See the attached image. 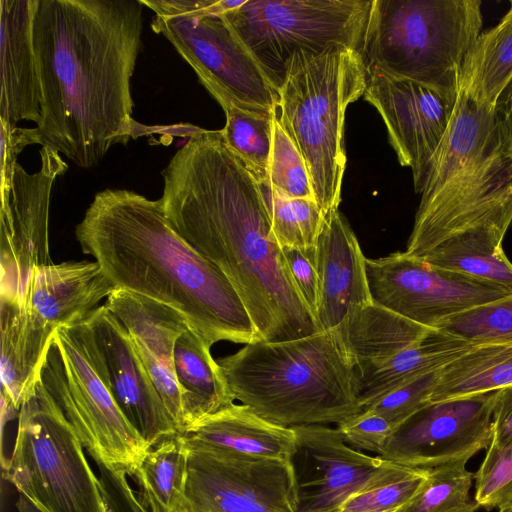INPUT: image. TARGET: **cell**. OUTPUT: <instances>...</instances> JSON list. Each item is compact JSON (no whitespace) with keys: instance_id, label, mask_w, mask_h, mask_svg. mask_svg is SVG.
<instances>
[{"instance_id":"603a6c76","label":"cell","mask_w":512,"mask_h":512,"mask_svg":"<svg viewBox=\"0 0 512 512\" xmlns=\"http://www.w3.org/2000/svg\"><path fill=\"white\" fill-rule=\"evenodd\" d=\"M188 448L232 455L290 460L296 433L265 420L243 404H231L188 427L182 434Z\"/></svg>"},{"instance_id":"f35d334b","label":"cell","mask_w":512,"mask_h":512,"mask_svg":"<svg viewBox=\"0 0 512 512\" xmlns=\"http://www.w3.org/2000/svg\"><path fill=\"white\" fill-rule=\"evenodd\" d=\"M396 424L370 410L360 412L337 424L345 442L358 451H368L379 456Z\"/></svg>"},{"instance_id":"8992f818","label":"cell","mask_w":512,"mask_h":512,"mask_svg":"<svg viewBox=\"0 0 512 512\" xmlns=\"http://www.w3.org/2000/svg\"><path fill=\"white\" fill-rule=\"evenodd\" d=\"M366 73L359 51L333 44L321 52L295 53L278 90L276 115L305 161L325 215L341 202L345 114L363 96Z\"/></svg>"},{"instance_id":"7c38bea8","label":"cell","mask_w":512,"mask_h":512,"mask_svg":"<svg viewBox=\"0 0 512 512\" xmlns=\"http://www.w3.org/2000/svg\"><path fill=\"white\" fill-rule=\"evenodd\" d=\"M372 302L435 329L444 320L512 294V288L444 269L404 252L366 258Z\"/></svg>"},{"instance_id":"ac0fdd59","label":"cell","mask_w":512,"mask_h":512,"mask_svg":"<svg viewBox=\"0 0 512 512\" xmlns=\"http://www.w3.org/2000/svg\"><path fill=\"white\" fill-rule=\"evenodd\" d=\"M86 321L102 356L115 401L132 427L150 447L178 435L123 324L105 305L97 307Z\"/></svg>"},{"instance_id":"74e56055","label":"cell","mask_w":512,"mask_h":512,"mask_svg":"<svg viewBox=\"0 0 512 512\" xmlns=\"http://www.w3.org/2000/svg\"><path fill=\"white\" fill-rule=\"evenodd\" d=\"M439 371L390 390L362 410L378 413L397 426L429 403V397L437 381Z\"/></svg>"},{"instance_id":"f6af8a7d","label":"cell","mask_w":512,"mask_h":512,"mask_svg":"<svg viewBox=\"0 0 512 512\" xmlns=\"http://www.w3.org/2000/svg\"><path fill=\"white\" fill-rule=\"evenodd\" d=\"M17 507L20 512H37L22 496L19 498Z\"/></svg>"},{"instance_id":"f1b7e54d","label":"cell","mask_w":512,"mask_h":512,"mask_svg":"<svg viewBox=\"0 0 512 512\" xmlns=\"http://www.w3.org/2000/svg\"><path fill=\"white\" fill-rule=\"evenodd\" d=\"M512 80V2L500 22L482 32L465 60L460 89L495 109Z\"/></svg>"},{"instance_id":"ffe728a7","label":"cell","mask_w":512,"mask_h":512,"mask_svg":"<svg viewBox=\"0 0 512 512\" xmlns=\"http://www.w3.org/2000/svg\"><path fill=\"white\" fill-rule=\"evenodd\" d=\"M366 257L349 222L338 210L325 215L316 244L319 298L316 319L322 331L336 328L353 309L372 302Z\"/></svg>"},{"instance_id":"52a82bcc","label":"cell","mask_w":512,"mask_h":512,"mask_svg":"<svg viewBox=\"0 0 512 512\" xmlns=\"http://www.w3.org/2000/svg\"><path fill=\"white\" fill-rule=\"evenodd\" d=\"M481 28L479 0H372L361 55L366 66L457 98Z\"/></svg>"},{"instance_id":"7a4b0ae2","label":"cell","mask_w":512,"mask_h":512,"mask_svg":"<svg viewBox=\"0 0 512 512\" xmlns=\"http://www.w3.org/2000/svg\"><path fill=\"white\" fill-rule=\"evenodd\" d=\"M140 0H38L33 44L41 146L80 168L137 136L131 78L141 49Z\"/></svg>"},{"instance_id":"9c48e42d","label":"cell","mask_w":512,"mask_h":512,"mask_svg":"<svg viewBox=\"0 0 512 512\" xmlns=\"http://www.w3.org/2000/svg\"><path fill=\"white\" fill-rule=\"evenodd\" d=\"M40 379L97 465L132 477L151 447L117 405L87 321L57 329Z\"/></svg>"},{"instance_id":"277c9868","label":"cell","mask_w":512,"mask_h":512,"mask_svg":"<svg viewBox=\"0 0 512 512\" xmlns=\"http://www.w3.org/2000/svg\"><path fill=\"white\" fill-rule=\"evenodd\" d=\"M512 223V157L472 120L453 121L430 160L404 253L501 250Z\"/></svg>"},{"instance_id":"2e32d148","label":"cell","mask_w":512,"mask_h":512,"mask_svg":"<svg viewBox=\"0 0 512 512\" xmlns=\"http://www.w3.org/2000/svg\"><path fill=\"white\" fill-rule=\"evenodd\" d=\"M363 98L378 111L402 166L409 167L421 193L428 166L453 115L457 98L366 66Z\"/></svg>"},{"instance_id":"e575fe53","label":"cell","mask_w":512,"mask_h":512,"mask_svg":"<svg viewBox=\"0 0 512 512\" xmlns=\"http://www.w3.org/2000/svg\"><path fill=\"white\" fill-rule=\"evenodd\" d=\"M435 329L478 345L512 343V294L454 315Z\"/></svg>"},{"instance_id":"4316f807","label":"cell","mask_w":512,"mask_h":512,"mask_svg":"<svg viewBox=\"0 0 512 512\" xmlns=\"http://www.w3.org/2000/svg\"><path fill=\"white\" fill-rule=\"evenodd\" d=\"M476 345L432 329L378 370L359 377L358 400L361 410L390 390L440 370Z\"/></svg>"},{"instance_id":"e0dca14e","label":"cell","mask_w":512,"mask_h":512,"mask_svg":"<svg viewBox=\"0 0 512 512\" xmlns=\"http://www.w3.org/2000/svg\"><path fill=\"white\" fill-rule=\"evenodd\" d=\"M296 445L290 458L297 512H339L384 463L348 445L337 428L293 427Z\"/></svg>"},{"instance_id":"d6a6232c","label":"cell","mask_w":512,"mask_h":512,"mask_svg":"<svg viewBox=\"0 0 512 512\" xmlns=\"http://www.w3.org/2000/svg\"><path fill=\"white\" fill-rule=\"evenodd\" d=\"M226 124L223 138L260 183L267 182L272 147L273 114H261L236 106L224 110Z\"/></svg>"},{"instance_id":"4dcf8cb0","label":"cell","mask_w":512,"mask_h":512,"mask_svg":"<svg viewBox=\"0 0 512 512\" xmlns=\"http://www.w3.org/2000/svg\"><path fill=\"white\" fill-rule=\"evenodd\" d=\"M428 476V468L410 467L385 461L353 494L339 512L401 509L418 492Z\"/></svg>"},{"instance_id":"b9f144b4","label":"cell","mask_w":512,"mask_h":512,"mask_svg":"<svg viewBox=\"0 0 512 512\" xmlns=\"http://www.w3.org/2000/svg\"><path fill=\"white\" fill-rule=\"evenodd\" d=\"M492 428L490 445L500 447L512 441V385L495 392Z\"/></svg>"},{"instance_id":"7402d4cb","label":"cell","mask_w":512,"mask_h":512,"mask_svg":"<svg viewBox=\"0 0 512 512\" xmlns=\"http://www.w3.org/2000/svg\"><path fill=\"white\" fill-rule=\"evenodd\" d=\"M115 286L96 261H67L36 267L21 301L51 328L88 319Z\"/></svg>"},{"instance_id":"d4e9b609","label":"cell","mask_w":512,"mask_h":512,"mask_svg":"<svg viewBox=\"0 0 512 512\" xmlns=\"http://www.w3.org/2000/svg\"><path fill=\"white\" fill-rule=\"evenodd\" d=\"M333 330L360 377L381 368L432 328L371 302L353 309Z\"/></svg>"},{"instance_id":"f546056e","label":"cell","mask_w":512,"mask_h":512,"mask_svg":"<svg viewBox=\"0 0 512 512\" xmlns=\"http://www.w3.org/2000/svg\"><path fill=\"white\" fill-rule=\"evenodd\" d=\"M189 450L178 434L151 447L132 477L150 512H179L187 503Z\"/></svg>"},{"instance_id":"ee69618b","label":"cell","mask_w":512,"mask_h":512,"mask_svg":"<svg viewBox=\"0 0 512 512\" xmlns=\"http://www.w3.org/2000/svg\"><path fill=\"white\" fill-rule=\"evenodd\" d=\"M128 512H150L149 509L140 503L134 504ZM179 512H196L192 505L188 502Z\"/></svg>"},{"instance_id":"bcb514c9","label":"cell","mask_w":512,"mask_h":512,"mask_svg":"<svg viewBox=\"0 0 512 512\" xmlns=\"http://www.w3.org/2000/svg\"><path fill=\"white\" fill-rule=\"evenodd\" d=\"M400 509L395 510H383V511H348V512H399Z\"/></svg>"},{"instance_id":"5b68a950","label":"cell","mask_w":512,"mask_h":512,"mask_svg":"<svg viewBox=\"0 0 512 512\" xmlns=\"http://www.w3.org/2000/svg\"><path fill=\"white\" fill-rule=\"evenodd\" d=\"M216 361L233 399L274 424H339L361 411L358 374L333 329L250 342Z\"/></svg>"},{"instance_id":"836d02e7","label":"cell","mask_w":512,"mask_h":512,"mask_svg":"<svg viewBox=\"0 0 512 512\" xmlns=\"http://www.w3.org/2000/svg\"><path fill=\"white\" fill-rule=\"evenodd\" d=\"M270 210L272 233L281 248L316 247L325 214L314 199L289 198L261 184Z\"/></svg>"},{"instance_id":"4fadbf2b","label":"cell","mask_w":512,"mask_h":512,"mask_svg":"<svg viewBox=\"0 0 512 512\" xmlns=\"http://www.w3.org/2000/svg\"><path fill=\"white\" fill-rule=\"evenodd\" d=\"M188 450L186 496L196 512H297L290 460Z\"/></svg>"},{"instance_id":"7dc6e473","label":"cell","mask_w":512,"mask_h":512,"mask_svg":"<svg viewBox=\"0 0 512 512\" xmlns=\"http://www.w3.org/2000/svg\"><path fill=\"white\" fill-rule=\"evenodd\" d=\"M499 512H512V506L501 508Z\"/></svg>"},{"instance_id":"ba28073f","label":"cell","mask_w":512,"mask_h":512,"mask_svg":"<svg viewBox=\"0 0 512 512\" xmlns=\"http://www.w3.org/2000/svg\"><path fill=\"white\" fill-rule=\"evenodd\" d=\"M3 467L4 478L37 512H112L79 436L40 378L19 409Z\"/></svg>"},{"instance_id":"44dd1931","label":"cell","mask_w":512,"mask_h":512,"mask_svg":"<svg viewBox=\"0 0 512 512\" xmlns=\"http://www.w3.org/2000/svg\"><path fill=\"white\" fill-rule=\"evenodd\" d=\"M38 0H0V121L41 118V84L33 44Z\"/></svg>"},{"instance_id":"5bb4252c","label":"cell","mask_w":512,"mask_h":512,"mask_svg":"<svg viewBox=\"0 0 512 512\" xmlns=\"http://www.w3.org/2000/svg\"><path fill=\"white\" fill-rule=\"evenodd\" d=\"M496 391L426 404L395 427L379 457L417 468L466 463L491 444Z\"/></svg>"},{"instance_id":"1f68e13d","label":"cell","mask_w":512,"mask_h":512,"mask_svg":"<svg viewBox=\"0 0 512 512\" xmlns=\"http://www.w3.org/2000/svg\"><path fill=\"white\" fill-rule=\"evenodd\" d=\"M474 475L465 462L428 468V476L415 496L399 512H476L470 496Z\"/></svg>"},{"instance_id":"8d00e7d4","label":"cell","mask_w":512,"mask_h":512,"mask_svg":"<svg viewBox=\"0 0 512 512\" xmlns=\"http://www.w3.org/2000/svg\"><path fill=\"white\" fill-rule=\"evenodd\" d=\"M474 479L479 507L512 506V441L500 447L489 445Z\"/></svg>"},{"instance_id":"83f0119b","label":"cell","mask_w":512,"mask_h":512,"mask_svg":"<svg viewBox=\"0 0 512 512\" xmlns=\"http://www.w3.org/2000/svg\"><path fill=\"white\" fill-rule=\"evenodd\" d=\"M512 385V343L476 345L440 369L429 403L464 398Z\"/></svg>"},{"instance_id":"8fae6325","label":"cell","mask_w":512,"mask_h":512,"mask_svg":"<svg viewBox=\"0 0 512 512\" xmlns=\"http://www.w3.org/2000/svg\"><path fill=\"white\" fill-rule=\"evenodd\" d=\"M372 0H245L225 20L278 90L300 51L333 44L360 52Z\"/></svg>"},{"instance_id":"cb8c5ba5","label":"cell","mask_w":512,"mask_h":512,"mask_svg":"<svg viewBox=\"0 0 512 512\" xmlns=\"http://www.w3.org/2000/svg\"><path fill=\"white\" fill-rule=\"evenodd\" d=\"M2 401L20 409L40 378L56 331L22 302L0 299Z\"/></svg>"},{"instance_id":"6da1fadb","label":"cell","mask_w":512,"mask_h":512,"mask_svg":"<svg viewBox=\"0 0 512 512\" xmlns=\"http://www.w3.org/2000/svg\"><path fill=\"white\" fill-rule=\"evenodd\" d=\"M160 201L172 228L231 282L259 340L322 331L272 233L266 195L221 130L194 129L162 171Z\"/></svg>"},{"instance_id":"484cf974","label":"cell","mask_w":512,"mask_h":512,"mask_svg":"<svg viewBox=\"0 0 512 512\" xmlns=\"http://www.w3.org/2000/svg\"><path fill=\"white\" fill-rule=\"evenodd\" d=\"M210 348L190 327L175 345L174 369L181 393L185 430L235 401Z\"/></svg>"},{"instance_id":"30bf717a","label":"cell","mask_w":512,"mask_h":512,"mask_svg":"<svg viewBox=\"0 0 512 512\" xmlns=\"http://www.w3.org/2000/svg\"><path fill=\"white\" fill-rule=\"evenodd\" d=\"M154 11L151 27L175 47L221 105L273 114L278 93L223 14L245 0H140Z\"/></svg>"},{"instance_id":"60d3db41","label":"cell","mask_w":512,"mask_h":512,"mask_svg":"<svg viewBox=\"0 0 512 512\" xmlns=\"http://www.w3.org/2000/svg\"><path fill=\"white\" fill-rule=\"evenodd\" d=\"M282 252L296 289L316 318L319 298L316 247L309 249L283 247Z\"/></svg>"},{"instance_id":"ab89813d","label":"cell","mask_w":512,"mask_h":512,"mask_svg":"<svg viewBox=\"0 0 512 512\" xmlns=\"http://www.w3.org/2000/svg\"><path fill=\"white\" fill-rule=\"evenodd\" d=\"M0 168L1 204L9 201L13 175L19 154L28 145L40 144L41 138L36 127L22 128L0 121Z\"/></svg>"},{"instance_id":"d6986e66","label":"cell","mask_w":512,"mask_h":512,"mask_svg":"<svg viewBox=\"0 0 512 512\" xmlns=\"http://www.w3.org/2000/svg\"><path fill=\"white\" fill-rule=\"evenodd\" d=\"M104 305L126 328L178 434H182L185 421L174 350L189 328L187 320L166 304L123 289H115Z\"/></svg>"},{"instance_id":"9a60e30c","label":"cell","mask_w":512,"mask_h":512,"mask_svg":"<svg viewBox=\"0 0 512 512\" xmlns=\"http://www.w3.org/2000/svg\"><path fill=\"white\" fill-rule=\"evenodd\" d=\"M40 158L35 173L16 165L10 199L1 204L0 299L21 301L31 272L52 263L48 236L51 191L68 165L49 146H42Z\"/></svg>"},{"instance_id":"3957f363","label":"cell","mask_w":512,"mask_h":512,"mask_svg":"<svg viewBox=\"0 0 512 512\" xmlns=\"http://www.w3.org/2000/svg\"><path fill=\"white\" fill-rule=\"evenodd\" d=\"M75 236L116 289L177 310L210 346L259 340L231 282L172 228L160 199L126 189L100 191Z\"/></svg>"},{"instance_id":"7bdbcfd3","label":"cell","mask_w":512,"mask_h":512,"mask_svg":"<svg viewBox=\"0 0 512 512\" xmlns=\"http://www.w3.org/2000/svg\"><path fill=\"white\" fill-rule=\"evenodd\" d=\"M495 112L498 117L505 148L512 157V80L500 95Z\"/></svg>"},{"instance_id":"d590c367","label":"cell","mask_w":512,"mask_h":512,"mask_svg":"<svg viewBox=\"0 0 512 512\" xmlns=\"http://www.w3.org/2000/svg\"><path fill=\"white\" fill-rule=\"evenodd\" d=\"M261 184H266L289 198L315 200L305 161L280 124L276 112L272 120V147L267 182Z\"/></svg>"}]
</instances>
